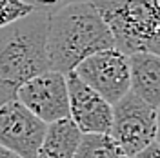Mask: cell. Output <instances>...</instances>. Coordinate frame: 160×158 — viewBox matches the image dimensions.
Listing matches in <instances>:
<instances>
[{
	"mask_svg": "<svg viewBox=\"0 0 160 158\" xmlns=\"http://www.w3.org/2000/svg\"><path fill=\"white\" fill-rule=\"evenodd\" d=\"M68 96H69V118L80 133H109L111 104L97 91L84 84L75 71L66 73Z\"/></svg>",
	"mask_w": 160,
	"mask_h": 158,
	"instance_id": "obj_8",
	"label": "cell"
},
{
	"mask_svg": "<svg viewBox=\"0 0 160 158\" xmlns=\"http://www.w3.org/2000/svg\"><path fill=\"white\" fill-rule=\"evenodd\" d=\"M129 60V91L144 102L158 107L160 102V57L157 53H135Z\"/></svg>",
	"mask_w": 160,
	"mask_h": 158,
	"instance_id": "obj_9",
	"label": "cell"
},
{
	"mask_svg": "<svg viewBox=\"0 0 160 158\" xmlns=\"http://www.w3.org/2000/svg\"><path fill=\"white\" fill-rule=\"evenodd\" d=\"M129 158H160V144H158V138L153 140L148 147H144L142 151L135 153L133 156Z\"/></svg>",
	"mask_w": 160,
	"mask_h": 158,
	"instance_id": "obj_14",
	"label": "cell"
},
{
	"mask_svg": "<svg viewBox=\"0 0 160 158\" xmlns=\"http://www.w3.org/2000/svg\"><path fill=\"white\" fill-rule=\"evenodd\" d=\"M15 98L44 124L69 118V96L64 73L48 69L31 77L18 87Z\"/></svg>",
	"mask_w": 160,
	"mask_h": 158,
	"instance_id": "obj_6",
	"label": "cell"
},
{
	"mask_svg": "<svg viewBox=\"0 0 160 158\" xmlns=\"http://www.w3.org/2000/svg\"><path fill=\"white\" fill-rule=\"evenodd\" d=\"M33 13L29 6H26L22 0H0V27H6L17 20L28 17Z\"/></svg>",
	"mask_w": 160,
	"mask_h": 158,
	"instance_id": "obj_12",
	"label": "cell"
},
{
	"mask_svg": "<svg viewBox=\"0 0 160 158\" xmlns=\"http://www.w3.org/2000/svg\"><path fill=\"white\" fill-rule=\"evenodd\" d=\"M80 135L82 133L71 118L51 122L46 127L35 158H73L78 147Z\"/></svg>",
	"mask_w": 160,
	"mask_h": 158,
	"instance_id": "obj_10",
	"label": "cell"
},
{
	"mask_svg": "<svg viewBox=\"0 0 160 158\" xmlns=\"http://www.w3.org/2000/svg\"><path fill=\"white\" fill-rule=\"evenodd\" d=\"M113 46L108 26L89 0L68 4L48 15L46 57L49 69L69 73L84 58Z\"/></svg>",
	"mask_w": 160,
	"mask_h": 158,
	"instance_id": "obj_1",
	"label": "cell"
},
{
	"mask_svg": "<svg viewBox=\"0 0 160 158\" xmlns=\"http://www.w3.org/2000/svg\"><path fill=\"white\" fill-rule=\"evenodd\" d=\"M73 158H128L109 133H82Z\"/></svg>",
	"mask_w": 160,
	"mask_h": 158,
	"instance_id": "obj_11",
	"label": "cell"
},
{
	"mask_svg": "<svg viewBox=\"0 0 160 158\" xmlns=\"http://www.w3.org/2000/svg\"><path fill=\"white\" fill-rule=\"evenodd\" d=\"M48 15L33 11L0 27V106L17 96L31 77L49 69L46 57Z\"/></svg>",
	"mask_w": 160,
	"mask_h": 158,
	"instance_id": "obj_2",
	"label": "cell"
},
{
	"mask_svg": "<svg viewBox=\"0 0 160 158\" xmlns=\"http://www.w3.org/2000/svg\"><path fill=\"white\" fill-rule=\"evenodd\" d=\"M73 71L111 106L129 93V60L115 47L89 55Z\"/></svg>",
	"mask_w": 160,
	"mask_h": 158,
	"instance_id": "obj_5",
	"label": "cell"
},
{
	"mask_svg": "<svg viewBox=\"0 0 160 158\" xmlns=\"http://www.w3.org/2000/svg\"><path fill=\"white\" fill-rule=\"evenodd\" d=\"M109 135L117 140L128 158L158 138V107L126 93L111 106Z\"/></svg>",
	"mask_w": 160,
	"mask_h": 158,
	"instance_id": "obj_4",
	"label": "cell"
},
{
	"mask_svg": "<svg viewBox=\"0 0 160 158\" xmlns=\"http://www.w3.org/2000/svg\"><path fill=\"white\" fill-rule=\"evenodd\" d=\"M26 6H29L33 11H38V13H44V15H49L53 11L60 9L68 4H73V2H78V0H22Z\"/></svg>",
	"mask_w": 160,
	"mask_h": 158,
	"instance_id": "obj_13",
	"label": "cell"
},
{
	"mask_svg": "<svg viewBox=\"0 0 160 158\" xmlns=\"http://www.w3.org/2000/svg\"><path fill=\"white\" fill-rule=\"evenodd\" d=\"M126 57L160 51V0H89Z\"/></svg>",
	"mask_w": 160,
	"mask_h": 158,
	"instance_id": "obj_3",
	"label": "cell"
},
{
	"mask_svg": "<svg viewBox=\"0 0 160 158\" xmlns=\"http://www.w3.org/2000/svg\"><path fill=\"white\" fill-rule=\"evenodd\" d=\"M0 158H20V156H18V155H15L13 151H9L8 147L0 146Z\"/></svg>",
	"mask_w": 160,
	"mask_h": 158,
	"instance_id": "obj_15",
	"label": "cell"
},
{
	"mask_svg": "<svg viewBox=\"0 0 160 158\" xmlns=\"http://www.w3.org/2000/svg\"><path fill=\"white\" fill-rule=\"evenodd\" d=\"M48 124L35 116L17 98L0 106V146L20 158H35Z\"/></svg>",
	"mask_w": 160,
	"mask_h": 158,
	"instance_id": "obj_7",
	"label": "cell"
}]
</instances>
